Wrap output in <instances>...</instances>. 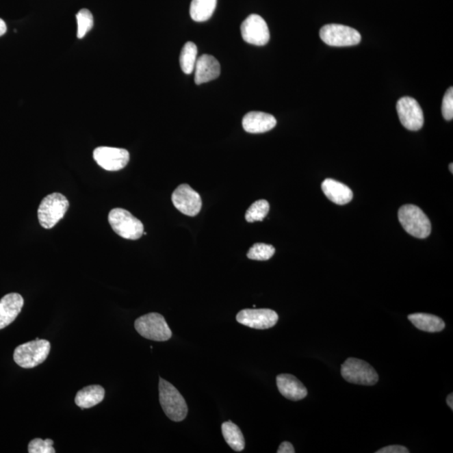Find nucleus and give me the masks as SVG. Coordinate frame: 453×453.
Listing matches in <instances>:
<instances>
[{
	"label": "nucleus",
	"mask_w": 453,
	"mask_h": 453,
	"mask_svg": "<svg viewBox=\"0 0 453 453\" xmlns=\"http://www.w3.org/2000/svg\"><path fill=\"white\" fill-rule=\"evenodd\" d=\"M222 433L226 443L235 452H242L245 448V441L239 426L232 422L222 423Z\"/></svg>",
	"instance_id": "nucleus-21"
},
{
	"label": "nucleus",
	"mask_w": 453,
	"mask_h": 453,
	"mask_svg": "<svg viewBox=\"0 0 453 453\" xmlns=\"http://www.w3.org/2000/svg\"><path fill=\"white\" fill-rule=\"evenodd\" d=\"M323 42L330 47H352L361 42V35L354 28L339 24H328L321 29Z\"/></svg>",
	"instance_id": "nucleus-8"
},
{
	"label": "nucleus",
	"mask_w": 453,
	"mask_h": 453,
	"mask_svg": "<svg viewBox=\"0 0 453 453\" xmlns=\"http://www.w3.org/2000/svg\"><path fill=\"white\" fill-rule=\"evenodd\" d=\"M241 35L245 42L265 46L270 40V31L265 20L258 14H250L241 25Z\"/></svg>",
	"instance_id": "nucleus-10"
},
{
	"label": "nucleus",
	"mask_w": 453,
	"mask_h": 453,
	"mask_svg": "<svg viewBox=\"0 0 453 453\" xmlns=\"http://www.w3.org/2000/svg\"><path fill=\"white\" fill-rule=\"evenodd\" d=\"M453 165L452 163H451L450 166H449V170H451V172L453 173Z\"/></svg>",
	"instance_id": "nucleus-33"
},
{
	"label": "nucleus",
	"mask_w": 453,
	"mask_h": 453,
	"mask_svg": "<svg viewBox=\"0 0 453 453\" xmlns=\"http://www.w3.org/2000/svg\"><path fill=\"white\" fill-rule=\"evenodd\" d=\"M109 222L115 233L124 239L136 240L144 235V225L129 211L114 209L109 214Z\"/></svg>",
	"instance_id": "nucleus-6"
},
{
	"label": "nucleus",
	"mask_w": 453,
	"mask_h": 453,
	"mask_svg": "<svg viewBox=\"0 0 453 453\" xmlns=\"http://www.w3.org/2000/svg\"><path fill=\"white\" fill-rule=\"evenodd\" d=\"M408 319L421 331L438 333L443 331L445 326L443 319L432 314L414 313L408 315Z\"/></svg>",
	"instance_id": "nucleus-20"
},
{
	"label": "nucleus",
	"mask_w": 453,
	"mask_h": 453,
	"mask_svg": "<svg viewBox=\"0 0 453 453\" xmlns=\"http://www.w3.org/2000/svg\"><path fill=\"white\" fill-rule=\"evenodd\" d=\"M54 441L51 439L43 440L42 438H36L28 445L29 453H55L53 448Z\"/></svg>",
	"instance_id": "nucleus-27"
},
{
	"label": "nucleus",
	"mask_w": 453,
	"mask_h": 453,
	"mask_svg": "<svg viewBox=\"0 0 453 453\" xmlns=\"http://www.w3.org/2000/svg\"><path fill=\"white\" fill-rule=\"evenodd\" d=\"M278 453H295V448L289 441H284L280 445L277 450Z\"/></svg>",
	"instance_id": "nucleus-30"
},
{
	"label": "nucleus",
	"mask_w": 453,
	"mask_h": 453,
	"mask_svg": "<svg viewBox=\"0 0 453 453\" xmlns=\"http://www.w3.org/2000/svg\"><path fill=\"white\" fill-rule=\"evenodd\" d=\"M198 60V47L193 42H187L181 49L180 65L185 74H191L194 70Z\"/></svg>",
	"instance_id": "nucleus-23"
},
{
	"label": "nucleus",
	"mask_w": 453,
	"mask_h": 453,
	"mask_svg": "<svg viewBox=\"0 0 453 453\" xmlns=\"http://www.w3.org/2000/svg\"><path fill=\"white\" fill-rule=\"evenodd\" d=\"M377 453H409L410 451L408 450V448L404 447V445H388L381 448L380 450L376 452Z\"/></svg>",
	"instance_id": "nucleus-29"
},
{
	"label": "nucleus",
	"mask_w": 453,
	"mask_h": 453,
	"mask_svg": "<svg viewBox=\"0 0 453 453\" xmlns=\"http://www.w3.org/2000/svg\"><path fill=\"white\" fill-rule=\"evenodd\" d=\"M173 205L181 213L187 216L195 217L202 209V199L199 193L187 184H181L172 193Z\"/></svg>",
	"instance_id": "nucleus-11"
},
{
	"label": "nucleus",
	"mask_w": 453,
	"mask_h": 453,
	"mask_svg": "<svg viewBox=\"0 0 453 453\" xmlns=\"http://www.w3.org/2000/svg\"><path fill=\"white\" fill-rule=\"evenodd\" d=\"M77 37L83 39L94 27V16L87 9H83L77 14Z\"/></svg>",
	"instance_id": "nucleus-26"
},
{
	"label": "nucleus",
	"mask_w": 453,
	"mask_h": 453,
	"mask_svg": "<svg viewBox=\"0 0 453 453\" xmlns=\"http://www.w3.org/2000/svg\"><path fill=\"white\" fill-rule=\"evenodd\" d=\"M270 204L266 200H258L252 204L245 213V219L248 222H261L269 213Z\"/></svg>",
	"instance_id": "nucleus-24"
},
{
	"label": "nucleus",
	"mask_w": 453,
	"mask_h": 453,
	"mask_svg": "<svg viewBox=\"0 0 453 453\" xmlns=\"http://www.w3.org/2000/svg\"><path fill=\"white\" fill-rule=\"evenodd\" d=\"M159 403L166 417L174 422H183L187 417L188 407L183 396L168 381L159 378Z\"/></svg>",
	"instance_id": "nucleus-1"
},
{
	"label": "nucleus",
	"mask_w": 453,
	"mask_h": 453,
	"mask_svg": "<svg viewBox=\"0 0 453 453\" xmlns=\"http://www.w3.org/2000/svg\"><path fill=\"white\" fill-rule=\"evenodd\" d=\"M276 253V248L272 245L266 244H255L250 248L247 257L253 261H268Z\"/></svg>",
	"instance_id": "nucleus-25"
},
{
	"label": "nucleus",
	"mask_w": 453,
	"mask_h": 453,
	"mask_svg": "<svg viewBox=\"0 0 453 453\" xmlns=\"http://www.w3.org/2000/svg\"><path fill=\"white\" fill-rule=\"evenodd\" d=\"M236 320L248 328L265 330L276 326L279 315L270 309H244L237 314Z\"/></svg>",
	"instance_id": "nucleus-13"
},
{
	"label": "nucleus",
	"mask_w": 453,
	"mask_h": 453,
	"mask_svg": "<svg viewBox=\"0 0 453 453\" xmlns=\"http://www.w3.org/2000/svg\"><path fill=\"white\" fill-rule=\"evenodd\" d=\"M105 396V391L101 385H89L77 392L75 403L81 409H89L101 403Z\"/></svg>",
	"instance_id": "nucleus-19"
},
{
	"label": "nucleus",
	"mask_w": 453,
	"mask_h": 453,
	"mask_svg": "<svg viewBox=\"0 0 453 453\" xmlns=\"http://www.w3.org/2000/svg\"><path fill=\"white\" fill-rule=\"evenodd\" d=\"M69 207V202L64 195L59 192L51 193L43 198L38 209L40 224L44 229H53L64 218Z\"/></svg>",
	"instance_id": "nucleus-4"
},
{
	"label": "nucleus",
	"mask_w": 453,
	"mask_h": 453,
	"mask_svg": "<svg viewBox=\"0 0 453 453\" xmlns=\"http://www.w3.org/2000/svg\"><path fill=\"white\" fill-rule=\"evenodd\" d=\"M441 112L445 120L450 121L453 118V88L448 89L444 95Z\"/></svg>",
	"instance_id": "nucleus-28"
},
{
	"label": "nucleus",
	"mask_w": 453,
	"mask_h": 453,
	"mask_svg": "<svg viewBox=\"0 0 453 453\" xmlns=\"http://www.w3.org/2000/svg\"><path fill=\"white\" fill-rule=\"evenodd\" d=\"M50 351L49 341L36 339L18 346L14 352V360L23 369H33L44 363Z\"/></svg>",
	"instance_id": "nucleus-3"
},
{
	"label": "nucleus",
	"mask_w": 453,
	"mask_h": 453,
	"mask_svg": "<svg viewBox=\"0 0 453 453\" xmlns=\"http://www.w3.org/2000/svg\"><path fill=\"white\" fill-rule=\"evenodd\" d=\"M448 406L451 408L452 411L453 410V395L452 393L450 395H448L447 398Z\"/></svg>",
	"instance_id": "nucleus-32"
},
{
	"label": "nucleus",
	"mask_w": 453,
	"mask_h": 453,
	"mask_svg": "<svg viewBox=\"0 0 453 453\" xmlns=\"http://www.w3.org/2000/svg\"><path fill=\"white\" fill-rule=\"evenodd\" d=\"M276 118L270 114L252 111L244 115L242 125L245 131L250 133H262L276 127Z\"/></svg>",
	"instance_id": "nucleus-16"
},
{
	"label": "nucleus",
	"mask_w": 453,
	"mask_h": 453,
	"mask_svg": "<svg viewBox=\"0 0 453 453\" xmlns=\"http://www.w3.org/2000/svg\"><path fill=\"white\" fill-rule=\"evenodd\" d=\"M218 0H192L190 14L193 21L204 22L209 21L216 9Z\"/></svg>",
	"instance_id": "nucleus-22"
},
{
	"label": "nucleus",
	"mask_w": 453,
	"mask_h": 453,
	"mask_svg": "<svg viewBox=\"0 0 453 453\" xmlns=\"http://www.w3.org/2000/svg\"><path fill=\"white\" fill-rule=\"evenodd\" d=\"M400 224L411 236L426 239L432 232V224L419 207L407 204L400 207L398 213Z\"/></svg>",
	"instance_id": "nucleus-2"
},
{
	"label": "nucleus",
	"mask_w": 453,
	"mask_h": 453,
	"mask_svg": "<svg viewBox=\"0 0 453 453\" xmlns=\"http://www.w3.org/2000/svg\"><path fill=\"white\" fill-rule=\"evenodd\" d=\"M135 328L140 336L148 340L165 341L172 337L165 318L157 313L144 315L137 319Z\"/></svg>",
	"instance_id": "nucleus-5"
},
{
	"label": "nucleus",
	"mask_w": 453,
	"mask_h": 453,
	"mask_svg": "<svg viewBox=\"0 0 453 453\" xmlns=\"http://www.w3.org/2000/svg\"><path fill=\"white\" fill-rule=\"evenodd\" d=\"M401 124L411 131H419L424 125V114L417 100L411 96H403L396 105Z\"/></svg>",
	"instance_id": "nucleus-9"
},
{
	"label": "nucleus",
	"mask_w": 453,
	"mask_h": 453,
	"mask_svg": "<svg viewBox=\"0 0 453 453\" xmlns=\"http://www.w3.org/2000/svg\"><path fill=\"white\" fill-rule=\"evenodd\" d=\"M7 31V27L5 22L0 18V36H2L5 34Z\"/></svg>",
	"instance_id": "nucleus-31"
},
{
	"label": "nucleus",
	"mask_w": 453,
	"mask_h": 453,
	"mask_svg": "<svg viewBox=\"0 0 453 453\" xmlns=\"http://www.w3.org/2000/svg\"><path fill=\"white\" fill-rule=\"evenodd\" d=\"M194 70L196 84L209 83L220 75V63L213 55H203L196 60Z\"/></svg>",
	"instance_id": "nucleus-15"
},
{
	"label": "nucleus",
	"mask_w": 453,
	"mask_h": 453,
	"mask_svg": "<svg viewBox=\"0 0 453 453\" xmlns=\"http://www.w3.org/2000/svg\"><path fill=\"white\" fill-rule=\"evenodd\" d=\"M341 376L349 383L374 385L378 381V374L374 367L363 360L349 358L341 365Z\"/></svg>",
	"instance_id": "nucleus-7"
},
{
	"label": "nucleus",
	"mask_w": 453,
	"mask_h": 453,
	"mask_svg": "<svg viewBox=\"0 0 453 453\" xmlns=\"http://www.w3.org/2000/svg\"><path fill=\"white\" fill-rule=\"evenodd\" d=\"M276 384L281 395L289 400L298 401L307 396L305 385L294 375L279 374L276 378Z\"/></svg>",
	"instance_id": "nucleus-17"
},
{
	"label": "nucleus",
	"mask_w": 453,
	"mask_h": 453,
	"mask_svg": "<svg viewBox=\"0 0 453 453\" xmlns=\"http://www.w3.org/2000/svg\"><path fill=\"white\" fill-rule=\"evenodd\" d=\"M325 196L337 205H346L354 198V193L348 185L333 179H326L322 183Z\"/></svg>",
	"instance_id": "nucleus-18"
},
{
	"label": "nucleus",
	"mask_w": 453,
	"mask_h": 453,
	"mask_svg": "<svg viewBox=\"0 0 453 453\" xmlns=\"http://www.w3.org/2000/svg\"><path fill=\"white\" fill-rule=\"evenodd\" d=\"M94 159L103 169L117 172L128 165L129 153L125 148L101 146L95 148Z\"/></svg>",
	"instance_id": "nucleus-12"
},
{
	"label": "nucleus",
	"mask_w": 453,
	"mask_h": 453,
	"mask_svg": "<svg viewBox=\"0 0 453 453\" xmlns=\"http://www.w3.org/2000/svg\"><path fill=\"white\" fill-rule=\"evenodd\" d=\"M23 306V297L18 293H10L0 300V330L16 320Z\"/></svg>",
	"instance_id": "nucleus-14"
}]
</instances>
